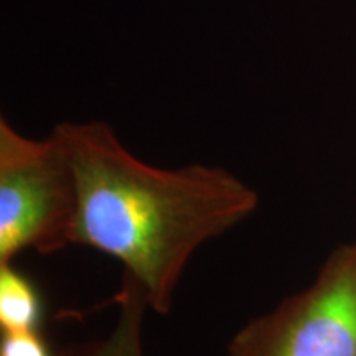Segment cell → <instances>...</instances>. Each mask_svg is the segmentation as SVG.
<instances>
[{"instance_id": "obj_4", "label": "cell", "mask_w": 356, "mask_h": 356, "mask_svg": "<svg viewBox=\"0 0 356 356\" xmlns=\"http://www.w3.org/2000/svg\"><path fill=\"white\" fill-rule=\"evenodd\" d=\"M115 302L119 315L108 337L86 345L71 346L60 356H144L142 328L145 310L150 307L144 287L126 270Z\"/></svg>"}, {"instance_id": "obj_5", "label": "cell", "mask_w": 356, "mask_h": 356, "mask_svg": "<svg viewBox=\"0 0 356 356\" xmlns=\"http://www.w3.org/2000/svg\"><path fill=\"white\" fill-rule=\"evenodd\" d=\"M42 302L37 289L12 262L0 264V328L2 333L38 330Z\"/></svg>"}, {"instance_id": "obj_2", "label": "cell", "mask_w": 356, "mask_h": 356, "mask_svg": "<svg viewBox=\"0 0 356 356\" xmlns=\"http://www.w3.org/2000/svg\"><path fill=\"white\" fill-rule=\"evenodd\" d=\"M78 188L60 139L20 136L0 121V264L33 249L53 254L74 244Z\"/></svg>"}, {"instance_id": "obj_1", "label": "cell", "mask_w": 356, "mask_h": 356, "mask_svg": "<svg viewBox=\"0 0 356 356\" xmlns=\"http://www.w3.org/2000/svg\"><path fill=\"white\" fill-rule=\"evenodd\" d=\"M76 177L74 244L113 256L144 287L157 314L195 251L254 213L259 195L221 167H152L129 152L104 122L55 129Z\"/></svg>"}, {"instance_id": "obj_3", "label": "cell", "mask_w": 356, "mask_h": 356, "mask_svg": "<svg viewBox=\"0 0 356 356\" xmlns=\"http://www.w3.org/2000/svg\"><path fill=\"white\" fill-rule=\"evenodd\" d=\"M229 356H356V246L338 252L309 292L239 330Z\"/></svg>"}, {"instance_id": "obj_6", "label": "cell", "mask_w": 356, "mask_h": 356, "mask_svg": "<svg viewBox=\"0 0 356 356\" xmlns=\"http://www.w3.org/2000/svg\"><path fill=\"white\" fill-rule=\"evenodd\" d=\"M0 356H53L38 330L2 333Z\"/></svg>"}]
</instances>
